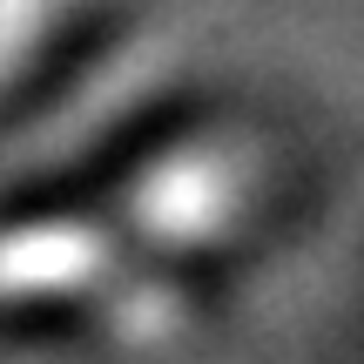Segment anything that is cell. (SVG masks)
I'll list each match as a JSON object with an SVG mask.
<instances>
[{
	"mask_svg": "<svg viewBox=\"0 0 364 364\" xmlns=\"http://www.w3.org/2000/svg\"><path fill=\"white\" fill-rule=\"evenodd\" d=\"M48 7L54 0H0V81L34 54L41 27H48Z\"/></svg>",
	"mask_w": 364,
	"mask_h": 364,
	"instance_id": "1",
	"label": "cell"
}]
</instances>
